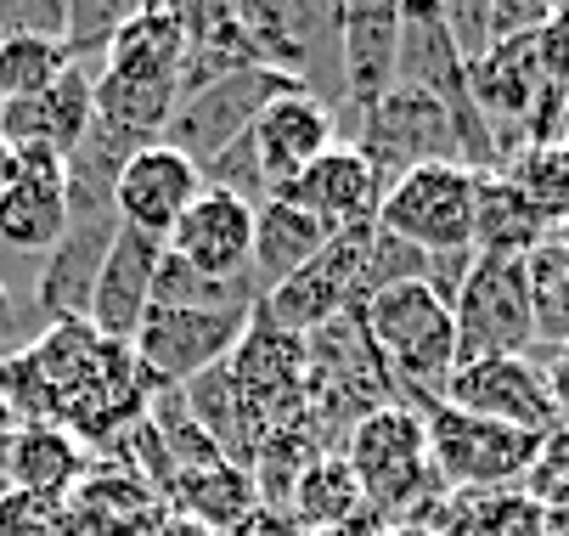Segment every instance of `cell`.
<instances>
[{
	"label": "cell",
	"mask_w": 569,
	"mask_h": 536,
	"mask_svg": "<svg viewBox=\"0 0 569 536\" xmlns=\"http://www.w3.org/2000/svg\"><path fill=\"white\" fill-rule=\"evenodd\" d=\"M356 317L389 373L400 407L423 413L446 401V385L457 373V322H451V305L429 282L378 288L372 299L356 305Z\"/></svg>",
	"instance_id": "cell-1"
},
{
	"label": "cell",
	"mask_w": 569,
	"mask_h": 536,
	"mask_svg": "<svg viewBox=\"0 0 569 536\" xmlns=\"http://www.w3.org/2000/svg\"><path fill=\"white\" fill-rule=\"evenodd\" d=\"M339 457L350 464L367 508L378 519H400L412 503H423L429 492H446L435 464H429V435H423V413L412 407H378L367 413L345 440Z\"/></svg>",
	"instance_id": "cell-2"
},
{
	"label": "cell",
	"mask_w": 569,
	"mask_h": 536,
	"mask_svg": "<svg viewBox=\"0 0 569 536\" xmlns=\"http://www.w3.org/2000/svg\"><path fill=\"white\" fill-rule=\"evenodd\" d=\"M423 435H429V464L446 492H513L525 486L541 451V435L473 418L451 401L423 407Z\"/></svg>",
	"instance_id": "cell-3"
},
{
	"label": "cell",
	"mask_w": 569,
	"mask_h": 536,
	"mask_svg": "<svg viewBox=\"0 0 569 536\" xmlns=\"http://www.w3.org/2000/svg\"><path fill=\"white\" fill-rule=\"evenodd\" d=\"M451 322H457V367L485 361V356H530L536 311H530L525 260L473 255V266L451 299Z\"/></svg>",
	"instance_id": "cell-4"
},
{
	"label": "cell",
	"mask_w": 569,
	"mask_h": 536,
	"mask_svg": "<svg viewBox=\"0 0 569 536\" xmlns=\"http://www.w3.org/2000/svg\"><path fill=\"white\" fill-rule=\"evenodd\" d=\"M305 80H288V73H277V68H231V73H220V80L198 86L192 97H181L176 119L164 125V136H158V141L187 152V159L203 170L209 159H220L226 147H237L242 136H249L254 119L277 97H288Z\"/></svg>",
	"instance_id": "cell-5"
},
{
	"label": "cell",
	"mask_w": 569,
	"mask_h": 536,
	"mask_svg": "<svg viewBox=\"0 0 569 536\" xmlns=\"http://www.w3.org/2000/svg\"><path fill=\"white\" fill-rule=\"evenodd\" d=\"M378 226L423 255L473 249V170L468 165H418L383 187Z\"/></svg>",
	"instance_id": "cell-6"
},
{
	"label": "cell",
	"mask_w": 569,
	"mask_h": 536,
	"mask_svg": "<svg viewBox=\"0 0 569 536\" xmlns=\"http://www.w3.org/2000/svg\"><path fill=\"white\" fill-rule=\"evenodd\" d=\"M372 238H378V220L372 226H350V232H333L310 266H299L288 282H277L271 294H260V317L305 339L316 328H328L333 317L356 311Z\"/></svg>",
	"instance_id": "cell-7"
},
{
	"label": "cell",
	"mask_w": 569,
	"mask_h": 536,
	"mask_svg": "<svg viewBox=\"0 0 569 536\" xmlns=\"http://www.w3.org/2000/svg\"><path fill=\"white\" fill-rule=\"evenodd\" d=\"M361 159L372 165V176L389 187L400 181L406 170H418V165H462L457 159V125L451 113L418 91V86H395L378 108H367L356 119V141H350Z\"/></svg>",
	"instance_id": "cell-8"
},
{
	"label": "cell",
	"mask_w": 569,
	"mask_h": 536,
	"mask_svg": "<svg viewBox=\"0 0 569 536\" xmlns=\"http://www.w3.org/2000/svg\"><path fill=\"white\" fill-rule=\"evenodd\" d=\"M249 322L254 311H147L130 350L152 378V390H187L192 378H203L237 350Z\"/></svg>",
	"instance_id": "cell-9"
},
{
	"label": "cell",
	"mask_w": 569,
	"mask_h": 536,
	"mask_svg": "<svg viewBox=\"0 0 569 536\" xmlns=\"http://www.w3.org/2000/svg\"><path fill=\"white\" fill-rule=\"evenodd\" d=\"M305 367H310L305 339L266 322L260 311H254L249 334L237 339V350L226 356V373H231L237 396L249 401V413L266 424V435L305 424Z\"/></svg>",
	"instance_id": "cell-10"
},
{
	"label": "cell",
	"mask_w": 569,
	"mask_h": 536,
	"mask_svg": "<svg viewBox=\"0 0 569 536\" xmlns=\"http://www.w3.org/2000/svg\"><path fill=\"white\" fill-rule=\"evenodd\" d=\"M446 401L473 413V418H491V424H508V429H525V435H552L563 429L558 424V407L547 396V373L536 356H485V361H462L446 385Z\"/></svg>",
	"instance_id": "cell-11"
},
{
	"label": "cell",
	"mask_w": 569,
	"mask_h": 536,
	"mask_svg": "<svg viewBox=\"0 0 569 536\" xmlns=\"http://www.w3.org/2000/svg\"><path fill=\"white\" fill-rule=\"evenodd\" d=\"M198 192H203V176L187 152H176L164 141H147L130 152L119 181H113V215H119V226H136L147 238H170Z\"/></svg>",
	"instance_id": "cell-12"
},
{
	"label": "cell",
	"mask_w": 569,
	"mask_h": 536,
	"mask_svg": "<svg viewBox=\"0 0 569 536\" xmlns=\"http://www.w3.org/2000/svg\"><path fill=\"white\" fill-rule=\"evenodd\" d=\"M158 260H164V238H147V232H136V226H119L102 266H97L91 299H86V328H97L113 345H130L141 317L152 311Z\"/></svg>",
	"instance_id": "cell-13"
},
{
	"label": "cell",
	"mask_w": 569,
	"mask_h": 536,
	"mask_svg": "<svg viewBox=\"0 0 569 536\" xmlns=\"http://www.w3.org/2000/svg\"><path fill=\"white\" fill-rule=\"evenodd\" d=\"M339 29V80L345 102L361 119L395 91V68H400V7L395 0H350L333 7Z\"/></svg>",
	"instance_id": "cell-14"
},
{
	"label": "cell",
	"mask_w": 569,
	"mask_h": 536,
	"mask_svg": "<svg viewBox=\"0 0 569 536\" xmlns=\"http://www.w3.org/2000/svg\"><path fill=\"white\" fill-rule=\"evenodd\" d=\"M68 232V159L57 147H23L18 181L0 198V249L51 255Z\"/></svg>",
	"instance_id": "cell-15"
},
{
	"label": "cell",
	"mask_w": 569,
	"mask_h": 536,
	"mask_svg": "<svg viewBox=\"0 0 569 536\" xmlns=\"http://www.w3.org/2000/svg\"><path fill=\"white\" fill-rule=\"evenodd\" d=\"M271 198L305 209L310 220H321V232H350V226H372L378 220V204H383V181L372 176V165L350 141L328 147L310 170H299L288 187H277Z\"/></svg>",
	"instance_id": "cell-16"
},
{
	"label": "cell",
	"mask_w": 569,
	"mask_h": 536,
	"mask_svg": "<svg viewBox=\"0 0 569 536\" xmlns=\"http://www.w3.org/2000/svg\"><path fill=\"white\" fill-rule=\"evenodd\" d=\"M249 147H254V165H260L266 192H277V187H288L299 170H310L328 147H339V119H333V108L321 102L310 86H299V91L277 97V102L254 119Z\"/></svg>",
	"instance_id": "cell-17"
},
{
	"label": "cell",
	"mask_w": 569,
	"mask_h": 536,
	"mask_svg": "<svg viewBox=\"0 0 569 536\" xmlns=\"http://www.w3.org/2000/svg\"><path fill=\"white\" fill-rule=\"evenodd\" d=\"M164 249L181 266H192L203 277H220V282L249 277V260H254V204L203 187L192 198V209L176 220V232L164 238Z\"/></svg>",
	"instance_id": "cell-18"
},
{
	"label": "cell",
	"mask_w": 569,
	"mask_h": 536,
	"mask_svg": "<svg viewBox=\"0 0 569 536\" xmlns=\"http://www.w3.org/2000/svg\"><path fill=\"white\" fill-rule=\"evenodd\" d=\"M113 232H119V215L68 220V232L51 249L46 277H40V311L51 322H86V299H91V282H97V266H102Z\"/></svg>",
	"instance_id": "cell-19"
},
{
	"label": "cell",
	"mask_w": 569,
	"mask_h": 536,
	"mask_svg": "<svg viewBox=\"0 0 569 536\" xmlns=\"http://www.w3.org/2000/svg\"><path fill=\"white\" fill-rule=\"evenodd\" d=\"M181 68H187V18L181 7H136L108 57H102V73H119V80H164V86H181Z\"/></svg>",
	"instance_id": "cell-20"
},
{
	"label": "cell",
	"mask_w": 569,
	"mask_h": 536,
	"mask_svg": "<svg viewBox=\"0 0 569 536\" xmlns=\"http://www.w3.org/2000/svg\"><path fill=\"white\" fill-rule=\"evenodd\" d=\"M91 475V457L68 429L57 424H18L12 446H7V492H29V497H57L68 503V492Z\"/></svg>",
	"instance_id": "cell-21"
},
{
	"label": "cell",
	"mask_w": 569,
	"mask_h": 536,
	"mask_svg": "<svg viewBox=\"0 0 569 536\" xmlns=\"http://www.w3.org/2000/svg\"><path fill=\"white\" fill-rule=\"evenodd\" d=\"M547 238L552 232L541 226V215L513 192V181L502 170H473V255L525 260Z\"/></svg>",
	"instance_id": "cell-22"
},
{
	"label": "cell",
	"mask_w": 569,
	"mask_h": 536,
	"mask_svg": "<svg viewBox=\"0 0 569 536\" xmlns=\"http://www.w3.org/2000/svg\"><path fill=\"white\" fill-rule=\"evenodd\" d=\"M321 244H328L321 220H310L305 209H293L282 198H266L254 209V260H249V277L260 282V294H271L299 266H310L321 255Z\"/></svg>",
	"instance_id": "cell-23"
},
{
	"label": "cell",
	"mask_w": 569,
	"mask_h": 536,
	"mask_svg": "<svg viewBox=\"0 0 569 536\" xmlns=\"http://www.w3.org/2000/svg\"><path fill=\"white\" fill-rule=\"evenodd\" d=\"M170 497L181 514H192L203 525V536H226L231 525H242L260 508L254 475L242 464H209V469H187L170 480Z\"/></svg>",
	"instance_id": "cell-24"
},
{
	"label": "cell",
	"mask_w": 569,
	"mask_h": 536,
	"mask_svg": "<svg viewBox=\"0 0 569 536\" xmlns=\"http://www.w3.org/2000/svg\"><path fill=\"white\" fill-rule=\"evenodd\" d=\"M288 508H293V525H299V530H321V536H350V525H356L361 514H372L367 497H361V486H356V475H350V464H345L339 451L316 457V464L305 469V480L293 486Z\"/></svg>",
	"instance_id": "cell-25"
},
{
	"label": "cell",
	"mask_w": 569,
	"mask_h": 536,
	"mask_svg": "<svg viewBox=\"0 0 569 536\" xmlns=\"http://www.w3.org/2000/svg\"><path fill=\"white\" fill-rule=\"evenodd\" d=\"M502 176L541 215L547 232H563L569 226V141H525L502 165Z\"/></svg>",
	"instance_id": "cell-26"
},
{
	"label": "cell",
	"mask_w": 569,
	"mask_h": 536,
	"mask_svg": "<svg viewBox=\"0 0 569 536\" xmlns=\"http://www.w3.org/2000/svg\"><path fill=\"white\" fill-rule=\"evenodd\" d=\"M525 277H530L536 345H547V350H569V249L558 244V232L525 255Z\"/></svg>",
	"instance_id": "cell-27"
},
{
	"label": "cell",
	"mask_w": 569,
	"mask_h": 536,
	"mask_svg": "<svg viewBox=\"0 0 569 536\" xmlns=\"http://www.w3.org/2000/svg\"><path fill=\"white\" fill-rule=\"evenodd\" d=\"M97 80L102 73L97 68H86V62H68L57 80L40 91V108H46V130H51V147L68 152L91 136V125H97Z\"/></svg>",
	"instance_id": "cell-28"
},
{
	"label": "cell",
	"mask_w": 569,
	"mask_h": 536,
	"mask_svg": "<svg viewBox=\"0 0 569 536\" xmlns=\"http://www.w3.org/2000/svg\"><path fill=\"white\" fill-rule=\"evenodd\" d=\"M62 68H68V46L62 40H46V34H12V40H0V102L40 97Z\"/></svg>",
	"instance_id": "cell-29"
},
{
	"label": "cell",
	"mask_w": 569,
	"mask_h": 536,
	"mask_svg": "<svg viewBox=\"0 0 569 536\" xmlns=\"http://www.w3.org/2000/svg\"><path fill=\"white\" fill-rule=\"evenodd\" d=\"M0 536H68V503L7 492L0 497Z\"/></svg>",
	"instance_id": "cell-30"
},
{
	"label": "cell",
	"mask_w": 569,
	"mask_h": 536,
	"mask_svg": "<svg viewBox=\"0 0 569 536\" xmlns=\"http://www.w3.org/2000/svg\"><path fill=\"white\" fill-rule=\"evenodd\" d=\"M536 40V62H541V80L569 91V7H552L547 23L530 34Z\"/></svg>",
	"instance_id": "cell-31"
},
{
	"label": "cell",
	"mask_w": 569,
	"mask_h": 536,
	"mask_svg": "<svg viewBox=\"0 0 569 536\" xmlns=\"http://www.w3.org/2000/svg\"><path fill=\"white\" fill-rule=\"evenodd\" d=\"M12 435H18V418H12L7 396H0V480H7V446H12Z\"/></svg>",
	"instance_id": "cell-32"
},
{
	"label": "cell",
	"mask_w": 569,
	"mask_h": 536,
	"mask_svg": "<svg viewBox=\"0 0 569 536\" xmlns=\"http://www.w3.org/2000/svg\"><path fill=\"white\" fill-rule=\"evenodd\" d=\"M18 181V147L0 141V198H7V187Z\"/></svg>",
	"instance_id": "cell-33"
},
{
	"label": "cell",
	"mask_w": 569,
	"mask_h": 536,
	"mask_svg": "<svg viewBox=\"0 0 569 536\" xmlns=\"http://www.w3.org/2000/svg\"><path fill=\"white\" fill-rule=\"evenodd\" d=\"M383 536H435V530H429L423 519H400V525H389Z\"/></svg>",
	"instance_id": "cell-34"
},
{
	"label": "cell",
	"mask_w": 569,
	"mask_h": 536,
	"mask_svg": "<svg viewBox=\"0 0 569 536\" xmlns=\"http://www.w3.org/2000/svg\"><path fill=\"white\" fill-rule=\"evenodd\" d=\"M12 317H18V311H12V294H7V277H0V334L12 328Z\"/></svg>",
	"instance_id": "cell-35"
},
{
	"label": "cell",
	"mask_w": 569,
	"mask_h": 536,
	"mask_svg": "<svg viewBox=\"0 0 569 536\" xmlns=\"http://www.w3.org/2000/svg\"><path fill=\"white\" fill-rule=\"evenodd\" d=\"M563 141H569V91H563Z\"/></svg>",
	"instance_id": "cell-36"
},
{
	"label": "cell",
	"mask_w": 569,
	"mask_h": 536,
	"mask_svg": "<svg viewBox=\"0 0 569 536\" xmlns=\"http://www.w3.org/2000/svg\"><path fill=\"white\" fill-rule=\"evenodd\" d=\"M558 244H563V249H569V226H563V232H558Z\"/></svg>",
	"instance_id": "cell-37"
}]
</instances>
